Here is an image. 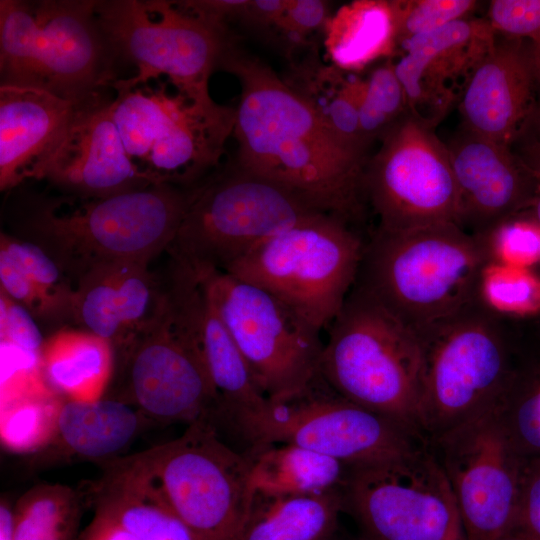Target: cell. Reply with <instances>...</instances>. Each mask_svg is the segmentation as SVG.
Wrapping results in <instances>:
<instances>
[{"mask_svg":"<svg viewBox=\"0 0 540 540\" xmlns=\"http://www.w3.org/2000/svg\"><path fill=\"white\" fill-rule=\"evenodd\" d=\"M219 68L233 74L241 88L233 132L235 165L322 212L357 222L363 214L362 180L369 157L344 146L283 78L236 44Z\"/></svg>","mask_w":540,"mask_h":540,"instance_id":"cell-1","label":"cell"},{"mask_svg":"<svg viewBox=\"0 0 540 540\" xmlns=\"http://www.w3.org/2000/svg\"><path fill=\"white\" fill-rule=\"evenodd\" d=\"M196 185L153 184L102 198L61 194L36 205L23 232L75 281L102 263H149L168 251Z\"/></svg>","mask_w":540,"mask_h":540,"instance_id":"cell-2","label":"cell"},{"mask_svg":"<svg viewBox=\"0 0 540 540\" xmlns=\"http://www.w3.org/2000/svg\"><path fill=\"white\" fill-rule=\"evenodd\" d=\"M489 262L483 239L455 223L396 232L375 228L353 286L419 334L477 299Z\"/></svg>","mask_w":540,"mask_h":540,"instance_id":"cell-3","label":"cell"},{"mask_svg":"<svg viewBox=\"0 0 540 540\" xmlns=\"http://www.w3.org/2000/svg\"><path fill=\"white\" fill-rule=\"evenodd\" d=\"M326 330L319 369L324 381L346 399L425 441L418 335L355 286Z\"/></svg>","mask_w":540,"mask_h":540,"instance_id":"cell-4","label":"cell"},{"mask_svg":"<svg viewBox=\"0 0 540 540\" xmlns=\"http://www.w3.org/2000/svg\"><path fill=\"white\" fill-rule=\"evenodd\" d=\"M94 0L0 1V86L83 102L116 81Z\"/></svg>","mask_w":540,"mask_h":540,"instance_id":"cell-5","label":"cell"},{"mask_svg":"<svg viewBox=\"0 0 540 540\" xmlns=\"http://www.w3.org/2000/svg\"><path fill=\"white\" fill-rule=\"evenodd\" d=\"M167 506L201 540H239L253 499L250 462L209 419L170 442L110 463Z\"/></svg>","mask_w":540,"mask_h":540,"instance_id":"cell-6","label":"cell"},{"mask_svg":"<svg viewBox=\"0 0 540 540\" xmlns=\"http://www.w3.org/2000/svg\"><path fill=\"white\" fill-rule=\"evenodd\" d=\"M518 320L501 317L477 298L417 334L423 351L420 428L431 442L491 409L514 365Z\"/></svg>","mask_w":540,"mask_h":540,"instance_id":"cell-7","label":"cell"},{"mask_svg":"<svg viewBox=\"0 0 540 540\" xmlns=\"http://www.w3.org/2000/svg\"><path fill=\"white\" fill-rule=\"evenodd\" d=\"M111 87V113L125 150L153 184L194 186L218 167L236 108L192 97L159 79L129 84L118 78Z\"/></svg>","mask_w":540,"mask_h":540,"instance_id":"cell-8","label":"cell"},{"mask_svg":"<svg viewBox=\"0 0 540 540\" xmlns=\"http://www.w3.org/2000/svg\"><path fill=\"white\" fill-rule=\"evenodd\" d=\"M194 284L193 273L172 262L157 312L119 354L133 403L160 421L215 422L218 414L219 397L198 339Z\"/></svg>","mask_w":540,"mask_h":540,"instance_id":"cell-9","label":"cell"},{"mask_svg":"<svg viewBox=\"0 0 540 540\" xmlns=\"http://www.w3.org/2000/svg\"><path fill=\"white\" fill-rule=\"evenodd\" d=\"M365 243L353 223L322 213L269 238L223 272L270 292L321 332L354 285Z\"/></svg>","mask_w":540,"mask_h":540,"instance_id":"cell-10","label":"cell"},{"mask_svg":"<svg viewBox=\"0 0 540 540\" xmlns=\"http://www.w3.org/2000/svg\"><path fill=\"white\" fill-rule=\"evenodd\" d=\"M322 213L234 165L196 185L168 252L194 272L225 271L269 238Z\"/></svg>","mask_w":540,"mask_h":540,"instance_id":"cell-11","label":"cell"},{"mask_svg":"<svg viewBox=\"0 0 540 540\" xmlns=\"http://www.w3.org/2000/svg\"><path fill=\"white\" fill-rule=\"evenodd\" d=\"M249 448L296 445L348 466L405 455L426 443L393 421L346 399L319 374L288 397L267 399L227 420Z\"/></svg>","mask_w":540,"mask_h":540,"instance_id":"cell-12","label":"cell"},{"mask_svg":"<svg viewBox=\"0 0 540 540\" xmlns=\"http://www.w3.org/2000/svg\"><path fill=\"white\" fill-rule=\"evenodd\" d=\"M95 11L115 61L135 67L120 79L135 84L164 76L181 92L210 98L209 78L235 43L227 26L181 1L105 0Z\"/></svg>","mask_w":540,"mask_h":540,"instance_id":"cell-13","label":"cell"},{"mask_svg":"<svg viewBox=\"0 0 540 540\" xmlns=\"http://www.w3.org/2000/svg\"><path fill=\"white\" fill-rule=\"evenodd\" d=\"M194 273L267 399L295 394L320 374L321 332L294 310L265 289L226 272Z\"/></svg>","mask_w":540,"mask_h":540,"instance_id":"cell-14","label":"cell"},{"mask_svg":"<svg viewBox=\"0 0 540 540\" xmlns=\"http://www.w3.org/2000/svg\"><path fill=\"white\" fill-rule=\"evenodd\" d=\"M344 511L366 540H453L462 534L455 498L426 442L389 460L351 467Z\"/></svg>","mask_w":540,"mask_h":540,"instance_id":"cell-15","label":"cell"},{"mask_svg":"<svg viewBox=\"0 0 540 540\" xmlns=\"http://www.w3.org/2000/svg\"><path fill=\"white\" fill-rule=\"evenodd\" d=\"M369 157L362 180L364 201L377 229L396 232L439 223L458 225V191L447 146L410 114Z\"/></svg>","mask_w":540,"mask_h":540,"instance_id":"cell-16","label":"cell"},{"mask_svg":"<svg viewBox=\"0 0 540 540\" xmlns=\"http://www.w3.org/2000/svg\"><path fill=\"white\" fill-rule=\"evenodd\" d=\"M457 505L464 540H502L513 528L525 459L494 406L427 442Z\"/></svg>","mask_w":540,"mask_h":540,"instance_id":"cell-17","label":"cell"},{"mask_svg":"<svg viewBox=\"0 0 540 540\" xmlns=\"http://www.w3.org/2000/svg\"><path fill=\"white\" fill-rule=\"evenodd\" d=\"M496 38L486 18L470 17L401 45L394 61L409 114L435 129Z\"/></svg>","mask_w":540,"mask_h":540,"instance_id":"cell-18","label":"cell"},{"mask_svg":"<svg viewBox=\"0 0 540 540\" xmlns=\"http://www.w3.org/2000/svg\"><path fill=\"white\" fill-rule=\"evenodd\" d=\"M535 106L534 45L496 33L458 103L463 128L513 147L528 131Z\"/></svg>","mask_w":540,"mask_h":540,"instance_id":"cell-19","label":"cell"},{"mask_svg":"<svg viewBox=\"0 0 540 540\" xmlns=\"http://www.w3.org/2000/svg\"><path fill=\"white\" fill-rule=\"evenodd\" d=\"M458 191V226L477 237L524 209L540 182L512 147L464 128L446 144Z\"/></svg>","mask_w":540,"mask_h":540,"instance_id":"cell-20","label":"cell"},{"mask_svg":"<svg viewBox=\"0 0 540 540\" xmlns=\"http://www.w3.org/2000/svg\"><path fill=\"white\" fill-rule=\"evenodd\" d=\"M100 94L82 102L44 179L64 195L102 198L153 183L129 158L111 113Z\"/></svg>","mask_w":540,"mask_h":540,"instance_id":"cell-21","label":"cell"},{"mask_svg":"<svg viewBox=\"0 0 540 540\" xmlns=\"http://www.w3.org/2000/svg\"><path fill=\"white\" fill-rule=\"evenodd\" d=\"M72 320L122 353L157 312L163 283L149 263L114 261L95 265L75 281Z\"/></svg>","mask_w":540,"mask_h":540,"instance_id":"cell-22","label":"cell"},{"mask_svg":"<svg viewBox=\"0 0 540 540\" xmlns=\"http://www.w3.org/2000/svg\"><path fill=\"white\" fill-rule=\"evenodd\" d=\"M81 103L40 89L0 86L1 191L44 179Z\"/></svg>","mask_w":540,"mask_h":540,"instance_id":"cell-23","label":"cell"},{"mask_svg":"<svg viewBox=\"0 0 540 540\" xmlns=\"http://www.w3.org/2000/svg\"><path fill=\"white\" fill-rule=\"evenodd\" d=\"M143 415L117 399L61 401L53 437L70 454L107 463L139 433Z\"/></svg>","mask_w":540,"mask_h":540,"instance_id":"cell-24","label":"cell"},{"mask_svg":"<svg viewBox=\"0 0 540 540\" xmlns=\"http://www.w3.org/2000/svg\"><path fill=\"white\" fill-rule=\"evenodd\" d=\"M193 309L202 355L219 397L217 418L227 421L239 412L260 407L267 398L254 382L198 277L193 290Z\"/></svg>","mask_w":540,"mask_h":540,"instance_id":"cell-25","label":"cell"},{"mask_svg":"<svg viewBox=\"0 0 540 540\" xmlns=\"http://www.w3.org/2000/svg\"><path fill=\"white\" fill-rule=\"evenodd\" d=\"M360 76L323 64L316 54L291 65L285 82L317 114L325 127L348 149L367 156L359 120Z\"/></svg>","mask_w":540,"mask_h":540,"instance_id":"cell-26","label":"cell"},{"mask_svg":"<svg viewBox=\"0 0 540 540\" xmlns=\"http://www.w3.org/2000/svg\"><path fill=\"white\" fill-rule=\"evenodd\" d=\"M344 511L342 489L317 494H253L239 540H330Z\"/></svg>","mask_w":540,"mask_h":540,"instance_id":"cell-27","label":"cell"},{"mask_svg":"<svg viewBox=\"0 0 540 540\" xmlns=\"http://www.w3.org/2000/svg\"><path fill=\"white\" fill-rule=\"evenodd\" d=\"M253 494L307 495L340 490L351 466L332 457L291 444L248 449Z\"/></svg>","mask_w":540,"mask_h":540,"instance_id":"cell-28","label":"cell"},{"mask_svg":"<svg viewBox=\"0 0 540 540\" xmlns=\"http://www.w3.org/2000/svg\"><path fill=\"white\" fill-rule=\"evenodd\" d=\"M324 47L330 64L358 73L395 55L391 0H355L342 5L326 22Z\"/></svg>","mask_w":540,"mask_h":540,"instance_id":"cell-29","label":"cell"},{"mask_svg":"<svg viewBox=\"0 0 540 540\" xmlns=\"http://www.w3.org/2000/svg\"><path fill=\"white\" fill-rule=\"evenodd\" d=\"M114 352L109 341L92 332L62 328L44 342L41 373L68 399H99L112 373Z\"/></svg>","mask_w":540,"mask_h":540,"instance_id":"cell-30","label":"cell"},{"mask_svg":"<svg viewBox=\"0 0 540 540\" xmlns=\"http://www.w3.org/2000/svg\"><path fill=\"white\" fill-rule=\"evenodd\" d=\"M494 408L517 453L540 457V329L533 318L519 320L513 369Z\"/></svg>","mask_w":540,"mask_h":540,"instance_id":"cell-31","label":"cell"},{"mask_svg":"<svg viewBox=\"0 0 540 540\" xmlns=\"http://www.w3.org/2000/svg\"><path fill=\"white\" fill-rule=\"evenodd\" d=\"M96 495L95 512L137 540H201L167 506L109 465Z\"/></svg>","mask_w":540,"mask_h":540,"instance_id":"cell-32","label":"cell"},{"mask_svg":"<svg viewBox=\"0 0 540 540\" xmlns=\"http://www.w3.org/2000/svg\"><path fill=\"white\" fill-rule=\"evenodd\" d=\"M13 540H79L82 503L62 485L29 490L13 509Z\"/></svg>","mask_w":540,"mask_h":540,"instance_id":"cell-33","label":"cell"},{"mask_svg":"<svg viewBox=\"0 0 540 540\" xmlns=\"http://www.w3.org/2000/svg\"><path fill=\"white\" fill-rule=\"evenodd\" d=\"M59 403L53 400L45 382L2 396L4 444L18 451L41 447L54 435Z\"/></svg>","mask_w":540,"mask_h":540,"instance_id":"cell-34","label":"cell"},{"mask_svg":"<svg viewBox=\"0 0 540 540\" xmlns=\"http://www.w3.org/2000/svg\"><path fill=\"white\" fill-rule=\"evenodd\" d=\"M477 298L501 317L534 318L540 314V275L530 268L489 262L482 270Z\"/></svg>","mask_w":540,"mask_h":540,"instance_id":"cell-35","label":"cell"},{"mask_svg":"<svg viewBox=\"0 0 540 540\" xmlns=\"http://www.w3.org/2000/svg\"><path fill=\"white\" fill-rule=\"evenodd\" d=\"M358 108L362 135L369 147L409 114L392 58L379 63L362 77Z\"/></svg>","mask_w":540,"mask_h":540,"instance_id":"cell-36","label":"cell"},{"mask_svg":"<svg viewBox=\"0 0 540 540\" xmlns=\"http://www.w3.org/2000/svg\"><path fill=\"white\" fill-rule=\"evenodd\" d=\"M0 254L27 276L53 307L60 321L72 320L75 287L51 254L31 240L3 232L0 237Z\"/></svg>","mask_w":540,"mask_h":540,"instance_id":"cell-37","label":"cell"},{"mask_svg":"<svg viewBox=\"0 0 540 540\" xmlns=\"http://www.w3.org/2000/svg\"><path fill=\"white\" fill-rule=\"evenodd\" d=\"M480 2L475 0H391L396 51L405 42L470 18Z\"/></svg>","mask_w":540,"mask_h":540,"instance_id":"cell-38","label":"cell"},{"mask_svg":"<svg viewBox=\"0 0 540 540\" xmlns=\"http://www.w3.org/2000/svg\"><path fill=\"white\" fill-rule=\"evenodd\" d=\"M480 238L486 245L490 262L533 270L540 263V227L524 209Z\"/></svg>","mask_w":540,"mask_h":540,"instance_id":"cell-39","label":"cell"},{"mask_svg":"<svg viewBox=\"0 0 540 540\" xmlns=\"http://www.w3.org/2000/svg\"><path fill=\"white\" fill-rule=\"evenodd\" d=\"M486 20L499 35L540 44V0H492Z\"/></svg>","mask_w":540,"mask_h":540,"instance_id":"cell-40","label":"cell"},{"mask_svg":"<svg viewBox=\"0 0 540 540\" xmlns=\"http://www.w3.org/2000/svg\"><path fill=\"white\" fill-rule=\"evenodd\" d=\"M332 14L329 3L322 0H288L287 7L274 28L291 50L308 44L307 38L324 29Z\"/></svg>","mask_w":540,"mask_h":540,"instance_id":"cell-41","label":"cell"},{"mask_svg":"<svg viewBox=\"0 0 540 540\" xmlns=\"http://www.w3.org/2000/svg\"><path fill=\"white\" fill-rule=\"evenodd\" d=\"M509 535L540 540V457L524 461L515 520Z\"/></svg>","mask_w":540,"mask_h":540,"instance_id":"cell-42","label":"cell"},{"mask_svg":"<svg viewBox=\"0 0 540 540\" xmlns=\"http://www.w3.org/2000/svg\"><path fill=\"white\" fill-rule=\"evenodd\" d=\"M1 343L12 345L40 358L44 338L35 318L23 306L1 291L0 294Z\"/></svg>","mask_w":540,"mask_h":540,"instance_id":"cell-43","label":"cell"},{"mask_svg":"<svg viewBox=\"0 0 540 540\" xmlns=\"http://www.w3.org/2000/svg\"><path fill=\"white\" fill-rule=\"evenodd\" d=\"M1 291L27 309L35 319L60 321L50 303L27 276L6 256L0 254Z\"/></svg>","mask_w":540,"mask_h":540,"instance_id":"cell-44","label":"cell"},{"mask_svg":"<svg viewBox=\"0 0 540 540\" xmlns=\"http://www.w3.org/2000/svg\"><path fill=\"white\" fill-rule=\"evenodd\" d=\"M287 4L288 0H248L239 20L258 28H274Z\"/></svg>","mask_w":540,"mask_h":540,"instance_id":"cell-45","label":"cell"},{"mask_svg":"<svg viewBox=\"0 0 540 540\" xmlns=\"http://www.w3.org/2000/svg\"><path fill=\"white\" fill-rule=\"evenodd\" d=\"M79 540H137L117 524L95 512Z\"/></svg>","mask_w":540,"mask_h":540,"instance_id":"cell-46","label":"cell"},{"mask_svg":"<svg viewBox=\"0 0 540 540\" xmlns=\"http://www.w3.org/2000/svg\"><path fill=\"white\" fill-rule=\"evenodd\" d=\"M519 150L514 149L525 165L532 171L540 182V137H523Z\"/></svg>","mask_w":540,"mask_h":540,"instance_id":"cell-47","label":"cell"},{"mask_svg":"<svg viewBox=\"0 0 540 540\" xmlns=\"http://www.w3.org/2000/svg\"><path fill=\"white\" fill-rule=\"evenodd\" d=\"M534 54L536 70V106L532 122L526 133L530 132L531 130H536L537 133L533 136L540 137V44L534 45Z\"/></svg>","mask_w":540,"mask_h":540,"instance_id":"cell-48","label":"cell"},{"mask_svg":"<svg viewBox=\"0 0 540 540\" xmlns=\"http://www.w3.org/2000/svg\"><path fill=\"white\" fill-rule=\"evenodd\" d=\"M13 530V509L5 500H2L0 504V540H13Z\"/></svg>","mask_w":540,"mask_h":540,"instance_id":"cell-49","label":"cell"},{"mask_svg":"<svg viewBox=\"0 0 540 540\" xmlns=\"http://www.w3.org/2000/svg\"><path fill=\"white\" fill-rule=\"evenodd\" d=\"M524 210L532 217V219L540 227V189L533 197L531 202L524 208ZM535 271L540 275V263L535 269Z\"/></svg>","mask_w":540,"mask_h":540,"instance_id":"cell-50","label":"cell"},{"mask_svg":"<svg viewBox=\"0 0 540 540\" xmlns=\"http://www.w3.org/2000/svg\"><path fill=\"white\" fill-rule=\"evenodd\" d=\"M502 540H530L519 536L509 535Z\"/></svg>","mask_w":540,"mask_h":540,"instance_id":"cell-51","label":"cell"},{"mask_svg":"<svg viewBox=\"0 0 540 540\" xmlns=\"http://www.w3.org/2000/svg\"><path fill=\"white\" fill-rule=\"evenodd\" d=\"M538 328L540 329V314L533 318Z\"/></svg>","mask_w":540,"mask_h":540,"instance_id":"cell-52","label":"cell"},{"mask_svg":"<svg viewBox=\"0 0 540 540\" xmlns=\"http://www.w3.org/2000/svg\"><path fill=\"white\" fill-rule=\"evenodd\" d=\"M453 540H464L463 533L455 537Z\"/></svg>","mask_w":540,"mask_h":540,"instance_id":"cell-53","label":"cell"},{"mask_svg":"<svg viewBox=\"0 0 540 540\" xmlns=\"http://www.w3.org/2000/svg\"><path fill=\"white\" fill-rule=\"evenodd\" d=\"M330 540H341V538H340V535L337 534L333 538H331Z\"/></svg>","mask_w":540,"mask_h":540,"instance_id":"cell-54","label":"cell"},{"mask_svg":"<svg viewBox=\"0 0 540 540\" xmlns=\"http://www.w3.org/2000/svg\"><path fill=\"white\" fill-rule=\"evenodd\" d=\"M353 540H366L362 536L358 535L357 537L353 538Z\"/></svg>","mask_w":540,"mask_h":540,"instance_id":"cell-55","label":"cell"}]
</instances>
